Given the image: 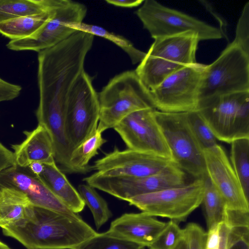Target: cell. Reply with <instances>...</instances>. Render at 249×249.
<instances>
[{
  "instance_id": "cb8c5ba5",
  "label": "cell",
  "mask_w": 249,
  "mask_h": 249,
  "mask_svg": "<svg viewBox=\"0 0 249 249\" xmlns=\"http://www.w3.org/2000/svg\"><path fill=\"white\" fill-rule=\"evenodd\" d=\"M231 144V163L249 200V138L236 139Z\"/></svg>"
},
{
  "instance_id": "ba28073f",
  "label": "cell",
  "mask_w": 249,
  "mask_h": 249,
  "mask_svg": "<svg viewBox=\"0 0 249 249\" xmlns=\"http://www.w3.org/2000/svg\"><path fill=\"white\" fill-rule=\"evenodd\" d=\"M204 178L185 185L135 196L128 202L153 216L167 217L177 223L187 217L202 203Z\"/></svg>"
},
{
  "instance_id": "d6a6232c",
  "label": "cell",
  "mask_w": 249,
  "mask_h": 249,
  "mask_svg": "<svg viewBox=\"0 0 249 249\" xmlns=\"http://www.w3.org/2000/svg\"><path fill=\"white\" fill-rule=\"evenodd\" d=\"M20 86L7 82L0 78V102L12 100L20 94Z\"/></svg>"
},
{
  "instance_id": "7c38bea8",
  "label": "cell",
  "mask_w": 249,
  "mask_h": 249,
  "mask_svg": "<svg viewBox=\"0 0 249 249\" xmlns=\"http://www.w3.org/2000/svg\"><path fill=\"white\" fill-rule=\"evenodd\" d=\"M155 109L149 108L133 112L113 129L128 149L172 160L170 150L155 117Z\"/></svg>"
},
{
  "instance_id": "9a60e30c",
  "label": "cell",
  "mask_w": 249,
  "mask_h": 249,
  "mask_svg": "<svg viewBox=\"0 0 249 249\" xmlns=\"http://www.w3.org/2000/svg\"><path fill=\"white\" fill-rule=\"evenodd\" d=\"M17 189L25 194L34 206L49 209L71 216L82 219L70 210L44 184L38 176L27 167L15 165L0 173V187Z\"/></svg>"
},
{
  "instance_id": "484cf974",
  "label": "cell",
  "mask_w": 249,
  "mask_h": 249,
  "mask_svg": "<svg viewBox=\"0 0 249 249\" xmlns=\"http://www.w3.org/2000/svg\"><path fill=\"white\" fill-rule=\"evenodd\" d=\"M78 191L92 213L97 230L99 229L112 216L107 202L95 188L87 184L79 185Z\"/></svg>"
},
{
  "instance_id": "e575fe53",
  "label": "cell",
  "mask_w": 249,
  "mask_h": 249,
  "mask_svg": "<svg viewBox=\"0 0 249 249\" xmlns=\"http://www.w3.org/2000/svg\"><path fill=\"white\" fill-rule=\"evenodd\" d=\"M220 225L221 223L208 229L206 249H218Z\"/></svg>"
},
{
  "instance_id": "8d00e7d4",
  "label": "cell",
  "mask_w": 249,
  "mask_h": 249,
  "mask_svg": "<svg viewBox=\"0 0 249 249\" xmlns=\"http://www.w3.org/2000/svg\"><path fill=\"white\" fill-rule=\"evenodd\" d=\"M27 168L33 174L39 176L44 170V164L38 161H34L32 162Z\"/></svg>"
},
{
  "instance_id": "d6986e66",
  "label": "cell",
  "mask_w": 249,
  "mask_h": 249,
  "mask_svg": "<svg viewBox=\"0 0 249 249\" xmlns=\"http://www.w3.org/2000/svg\"><path fill=\"white\" fill-rule=\"evenodd\" d=\"M33 206L29 198L22 192L0 187V227L5 229L26 219Z\"/></svg>"
},
{
  "instance_id": "ac0fdd59",
  "label": "cell",
  "mask_w": 249,
  "mask_h": 249,
  "mask_svg": "<svg viewBox=\"0 0 249 249\" xmlns=\"http://www.w3.org/2000/svg\"><path fill=\"white\" fill-rule=\"evenodd\" d=\"M49 189L72 212H82L85 203L78 191L72 185L55 161L44 164L42 173L38 176Z\"/></svg>"
},
{
  "instance_id": "83f0119b",
  "label": "cell",
  "mask_w": 249,
  "mask_h": 249,
  "mask_svg": "<svg viewBox=\"0 0 249 249\" xmlns=\"http://www.w3.org/2000/svg\"><path fill=\"white\" fill-rule=\"evenodd\" d=\"M186 113L189 126L203 149L216 146V137L199 113L196 110Z\"/></svg>"
},
{
  "instance_id": "5b68a950",
  "label": "cell",
  "mask_w": 249,
  "mask_h": 249,
  "mask_svg": "<svg viewBox=\"0 0 249 249\" xmlns=\"http://www.w3.org/2000/svg\"><path fill=\"white\" fill-rule=\"evenodd\" d=\"M155 118L170 150L173 162L196 178L207 173L203 149L188 123L186 113L154 111Z\"/></svg>"
},
{
  "instance_id": "d590c367",
  "label": "cell",
  "mask_w": 249,
  "mask_h": 249,
  "mask_svg": "<svg viewBox=\"0 0 249 249\" xmlns=\"http://www.w3.org/2000/svg\"><path fill=\"white\" fill-rule=\"evenodd\" d=\"M108 4L122 7L132 8L140 5L143 0H106Z\"/></svg>"
},
{
  "instance_id": "f546056e",
  "label": "cell",
  "mask_w": 249,
  "mask_h": 249,
  "mask_svg": "<svg viewBox=\"0 0 249 249\" xmlns=\"http://www.w3.org/2000/svg\"><path fill=\"white\" fill-rule=\"evenodd\" d=\"M183 230L187 249H206L207 232L199 225L189 223Z\"/></svg>"
},
{
  "instance_id": "ffe728a7",
  "label": "cell",
  "mask_w": 249,
  "mask_h": 249,
  "mask_svg": "<svg viewBox=\"0 0 249 249\" xmlns=\"http://www.w3.org/2000/svg\"><path fill=\"white\" fill-rule=\"evenodd\" d=\"M60 0L55 5L44 12L21 17L0 23V34L11 40L30 36L40 29L53 16Z\"/></svg>"
},
{
  "instance_id": "4dcf8cb0",
  "label": "cell",
  "mask_w": 249,
  "mask_h": 249,
  "mask_svg": "<svg viewBox=\"0 0 249 249\" xmlns=\"http://www.w3.org/2000/svg\"><path fill=\"white\" fill-rule=\"evenodd\" d=\"M249 54V2H247L239 18L233 41Z\"/></svg>"
},
{
  "instance_id": "4fadbf2b",
  "label": "cell",
  "mask_w": 249,
  "mask_h": 249,
  "mask_svg": "<svg viewBox=\"0 0 249 249\" xmlns=\"http://www.w3.org/2000/svg\"><path fill=\"white\" fill-rule=\"evenodd\" d=\"M173 163L171 159L156 155L115 147L95 161L91 168L106 176L144 177L157 174Z\"/></svg>"
},
{
  "instance_id": "e0dca14e",
  "label": "cell",
  "mask_w": 249,
  "mask_h": 249,
  "mask_svg": "<svg viewBox=\"0 0 249 249\" xmlns=\"http://www.w3.org/2000/svg\"><path fill=\"white\" fill-rule=\"evenodd\" d=\"M25 140L12 144L16 165L27 167L32 162L43 164L55 161L54 148L52 137L46 128L38 124L32 131H24Z\"/></svg>"
},
{
  "instance_id": "7402d4cb",
  "label": "cell",
  "mask_w": 249,
  "mask_h": 249,
  "mask_svg": "<svg viewBox=\"0 0 249 249\" xmlns=\"http://www.w3.org/2000/svg\"><path fill=\"white\" fill-rule=\"evenodd\" d=\"M97 129L88 139L73 150L70 160L71 173L86 174L91 170L89 160L98 154V150L107 142Z\"/></svg>"
},
{
  "instance_id": "d4e9b609",
  "label": "cell",
  "mask_w": 249,
  "mask_h": 249,
  "mask_svg": "<svg viewBox=\"0 0 249 249\" xmlns=\"http://www.w3.org/2000/svg\"><path fill=\"white\" fill-rule=\"evenodd\" d=\"M70 27L76 31L89 33L94 36H100L113 42L128 55L133 64L140 63L145 56V53L136 48L126 38L110 33L100 26L82 22L72 24Z\"/></svg>"
},
{
  "instance_id": "52a82bcc",
  "label": "cell",
  "mask_w": 249,
  "mask_h": 249,
  "mask_svg": "<svg viewBox=\"0 0 249 249\" xmlns=\"http://www.w3.org/2000/svg\"><path fill=\"white\" fill-rule=\"evenodd\" d=\"M99 113L98 93L92 78L84 71L71 89L66 105L65 129L73 150L96 131Z\"/></svg>"
},
{
  "instance_id": "30bf717a",
  "label": "cell",
  "mask_w": 249,
  "mask_h": 249,
  "mask_svg": "<svg viewBox=\"0 0 249 249\" xmlns=\"http://www.w3.org/2000/svg\"><path fill=\"white\" fill-rule=\"evenodd\" d=\"M136 14L154 39L188 31L197 33L200 41L223 37L219 29L154 0H144Z\"/></svg>"
},
{
  "instance_id": "f1b7e54d",
  "label": "cell",
  "mask_w": 249,
  "mask_h": 249,
  "mask_svg": "<svg viewBox=\"0 0 249 249\" xmlns=\"http://www.w3.org/2000/svg\"><path fill=\"white\" fill-rule=\"evenodd\" d=\"M184 239L183 229L178 223L170 220L163 230L148 248L149 249H175Z\"/></svg>"
},
{
  "instance_id": "8fae6325",
  "label": "cell",
  "mask_w": 249,
  "mask_h": 249,
  "mask_svg": "<svg viewBox=\"0 0 249 249\" xmlns=\"http://www.w3.org/2000/svg\"><path fill=\"white\" fill-rule=\"evenodd\" d=\"M87 8L83 3L71 0H60L50 19L36 33L29 37L10 40L9 50L39 52L54 46L77 31L70 25L83 22Z\"/></svg>"
},
{
  "instance_id": "8992f818",
  "label": "cell",
  "mask_w": 249,
  "mask_h": 249,
  "mask_svg": "<svg viewBox=\"0 0 249 249\" xmlns=\"http://www.w3.org/2000/svg\"><path fill=\"white\" fill-rule=\"evenodd\" d=\"M247 91H249V54L232 41L214 62L206 65L199 101Z\"/></svg>"
},
{
  "instance_id": "4316f807",
  "label": "cell",
  "mask_w": 249,
  "mask_h": 249,
  "mask_svg": "<svg viewBox=\"0 0 249 249\" xmlns=\"http://www.w3.org/2000/svg\"><path fill=\"white\" fill-rule=\"evenodd\" d=\"M145 247L116 237L108 231L97 233L75 249H144Z\"/></svg>"
},
{
  "instance_id": "1f68e13d",
  "label": "cell",
  "mask_w": 249,
  "mask_h": 249,
  "mask_svg": "<svg viewBox=\"0 0 249 249\" xmlns=\"http://www.w3.org/2000/svg\"><path fill=\"white\" fill-rule=\"evenodd\" d=\"M249 212L226 208L223 222L229 228L249 227Z\"/></svg>"
},
{
  "instance_id": "2e32d148",
  "label": "cell",
  "mask_w": 249,
  "mask_h": 249,
  "mask_svg": "<svg viewBox=\"0 0 249 249\" xmlns=\"http://www.w3.org/2000/svg\"><path fill=\"white\" fill-rule=\"evenodd\" d=\"M166 225L148 214L126 213L113 220L108 232L144 247H149Z\"/></svg>"
},
{
  "instance_id": "603a6c76",
  "label": "cell",
  "mask_w": 249,
  "mask_h": 249,
  "mask_svg": "<svg viewBox=\"0 0 249 249\" xmlns=\"http://www.w3.org/2000/svg\"><path fill=\"white\" fill-rule=\"evenodd\" d=\"M201 204L208 229L223 222L227 208L226 202L208 176L204 178V190Z\"/></svg>"
},
{
  "instance_id": "836d02e7",
  "label": "cell",
  "mask_w": 249,
  "mask_h": 249,
  "mask_svg": "<svg viewBox=\"0 0 249 249\" xmlns=\"http://www.w3.org/2000/svg\"><path fill=\"white\" fill-rule=\"evenodd\" d=\"M16 165L13 151L0 142V173L4 169Z\"/></svg>"
},
{
  "instance_id": "f35d334b",
  "label": "cell",
  "mask_w": 249,
  "mask_h": 249,
  "mask_svg": "<svg viewBox=\"0 0 249 249\" xmlns=\"http://www.w3.org/2000/svg\"><path fill=\"white\" fill-rule=\"evenodd\" d=\"M175 249H187L186 242L184 239L179 243Z\"/></svg>"
},
{
  "instance_id": "7a4b0ae2",
  "label": "cell",
  "mask_w": 249,
  "mask_h": 249,
  "mask_svg": "<svg viewBox=\"0 0 249 249\" xmlns=\"http://www.w3.org/2000/svg\"><path fill=\"white\" fill-rule=\"evenodd\" d=\"M199 41L193 31L155 39L135 70L142 84L152 90L173 73L197 63Z\"/></svg>"
},
{
  "instance_id": "6da1fadb",
  "label": "cell",
  "mask_w": 249,
  "mask_h": 249,
  "mask_svg": "<svg viewBox=\"0 0 249 249\" xmlns=\"http://www.w3.org/2000/svg\"><path fill=\"white\" fill-rule=\"evenodd\" d=\"M2 232L27 249H75L98 233L82 219L34 205L26 219Z\"/></svg>"
},
{
  "instance_id": "44dd1931",
  "label": "cell",
  "mask_w": 249,
  "mask_h": 249,
  "mask_svg": "<svg viewBox=\"0 0 249 249\" xmlns=\"http://www.w3.org/2000/svg\"><path fill=\"white\" fill-rule=\"evenodd\" d=\"M56 0H0V23L39 14L52 8Z\"/></svg>"
},
{
  "instance_id": "9c48e42d",
  "label": "cell",
  "mask_w": 249,
  "mask_h": 249,
  "mask_svg": "<svg viewBox=\"0 0 249 249\" xmlns=\"http://www.w3.org/2000/svg\"><path fill=\"white\" fill-rule=\"evenodd\" d=\"M206 65L196 63L175 71L150 90L154 108L168 113L196 110Z\"/></svg>"
},
{
  "instance_id": "277c9868",
  "label": "cell",
  "mask_w": 249,
  "mask_h": 249,
  "mask_svg": "<svg viewBox=\"0 0 249 249\" xmlns=\"http://www.w3.org/2000/svg\"><path fill=\"white\" fill-rule=\"evenodd\" d=\"M196 110L218 140L249 138V91L200 100Z\"/></svg>"
},
{
  "instance_id": "ab89813d",
  "label": "cell",
  "mask_w": 249,
  "mask_h": 249,
  "mask_svg": "<svg viewBox=\"0 0 249 249\" xmlns=\"http://www.w3.org/2000/svg\"><path fill=\"white\" fill-rule=\"evenodd\" d=\"M0 249H11L5 243L0 241Z\"/></svg>"
},
{
  "instance_id": "5bb4252c",
  "label": "cell",
  "mask_w": 249,
  "mask_h": 249,
  "mask_svg": "<svg viewBox=\"0 0 249 249\" xmlns=\"http://www.w3.org/2000/svg\"><path fill=\"white\" fill-rule=\"evenodd\" d=\"M208 177L224 199L227 208L249 212V203L228 157L217 144L203 150Z\"/></svg>"
},
{
  "instance_id": "3957f363",
  "label": "cell",
  "mask_w": 249,
  "mask_h": 249,
  "mask_svg": "<svg viewBox=\"0 0 249 249\" xmlns=\"http://www.w3.org/2000/svg\"><path fill=\"white\" fill-rule=\"evenodd\" d=\"M98 95L100 113L97 129L102 133L113 128L133 112L155 108L150 91L135 71H127L115 75Z\"/></svg>"
},
{
  "instance_id": "74e56055",
  "label": "cell",
  "mask_w": 249,
  "mask_h": 249,
  "mask_svg": "<svg viewBox=\"0 0 249 249\" xmlns=\"http://www.w3.org/2000/svg\"><path fill=\"white\" fill-rule=\"evenodd\" d=\"M249 240H240L230 245L228 249H249Z\"/></svg>"
}]
</instances>
